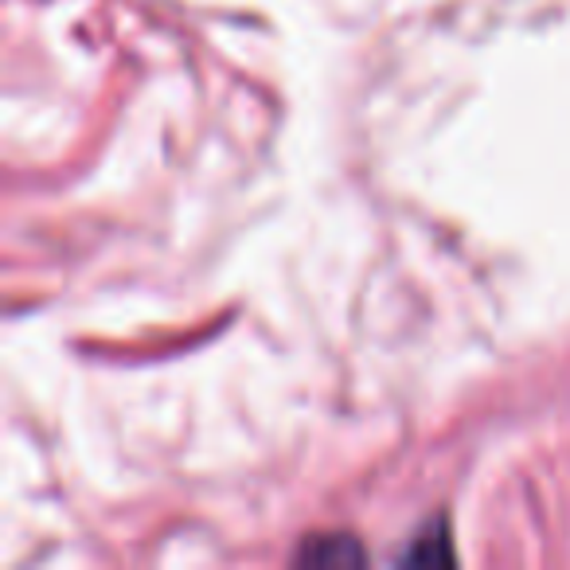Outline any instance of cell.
I'll return each instance as SVG.
<instances>
[{
  "instance_id": "6da1fadb",
  "label": "cell",
  "mask_w": 570,
  "mask_h": 570,
  "mask_svg": "<svg viewBox=\"0 0 570 570\" xmlns=\"http://www.w3.org/2000/svg\"><path fill=\"white\" fill-rule=\"evenodd\" d=\"M297 562L313 567H344V562H364V551L352 535H317L297 551Z\"/></svg>"
},
{
  "instance_id": "7a4b0ae2",
  "label": "cell",
  "mask_w": 570,
  "mask_h": 570,
  "mask_svg": "<svg viewBox=\"0 0 570 570\" xmlns=\"http://www.w3.org/2000/svg\"><path fill=\"white\" fill-rule=\"evenodd\" d=\"M406 562H453L450 535H445V523H434L419 535V543L403 554Z\"/></svg>"
}]
</instances>
